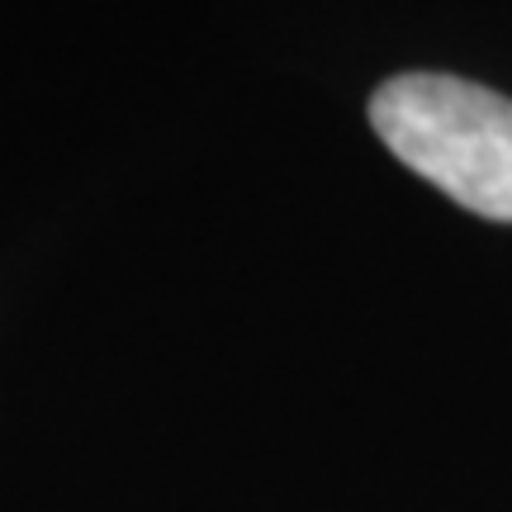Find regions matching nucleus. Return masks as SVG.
<instances>
[{
  "label": "nucleus",
  "instance_id": "obj_1",
  "mask_svg": "<svg viewBox=\"0 0 512 512\" xmlns=\"http://www.w3.org/2000/svg\"><path fill=\"white\" fill-rule=\"evenodd\" d=\"M370 124L403 166L494 223H512V100L441 72H408L370 95Z\"/></svg>",
  "mask_w": 512,
  "mask_h": 512
}]
</instances>
